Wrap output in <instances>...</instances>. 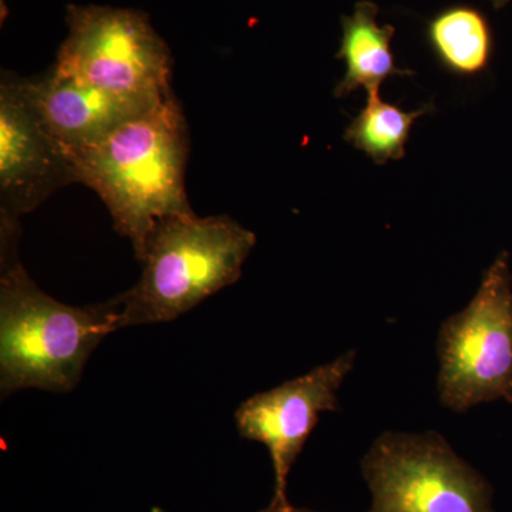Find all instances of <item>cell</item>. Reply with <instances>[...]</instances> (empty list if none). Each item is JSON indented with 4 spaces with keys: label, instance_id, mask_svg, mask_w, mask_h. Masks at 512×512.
<instances>
[{
    "label": "cell",
    "instance_id": "3957f363",
    "mask_svg": "<svg viewBox=\"0 0 512 512\" xmlns=\"http://www.w3.org/2000/svg\"><path fill=\"white\" fill-rule=\"evenodd\" d=\"M255 244L254 232L227 215L158 221L141 258L140 281L116 296L120 329L171 322L234 285Z\"/></svg>",
    "mask_w": 512,
    "mask_h": 512
},
{
    "label": "cell",
    "instance_id": "6da1fadb",
    "mask_svg": "<svg viewBox=\"0 0 512 512\" xmlns=\"http://www.w3.org/2000/svg\"><path fill=\"white\" fill-rule=\"evenodd\" d=\"M63 151L76 183L96 191L140 261L158 221L194 214L185 192L187 121L173 93L100 140Z\"/></svg>",
    "mask_w": 512,
    "mask_h": 512
},
{
    "label": "cell",
    "instance_id": "4fadbf2b",
    "mask_svg": "<svg viewBox=\"0 0 512 512\" xmlns=\"http://www.w3.org/2000/svg\"><path fill=\"white\" fill-rule=\"evenodd\" d=\"M153 512H167L161 510V508H153ZM259 512H316L311 510H306V508H295L292 505H288V507H279V505H271L269 504L268 508Z\"/></svg>",
    "mask_w": 512,
    "mask_h": 512
},
{
    "label": "cell",
    "instance_id": "7a4b0ae2",
    "mask_svg": "<svg viewBox=\"0 0 512 512\" xmlns=\"http://www.w3.org/2000/svg\"><path fill=\"white\" fill-rule=\"evenodd\" d=\"M9 251L2 245V399L23 389L72 392L94 349L109 333L120 329V303L114 298L77 308L56 301L32 281Z\"/></svg>",
    "mask_w": 512,
    "mask_h": 512
},
{
    "label": "cell",
    "instance_id": "8992f818",
    "mask_svg": "<svg viewBox=\"0 0 512 512\" xmlns=\"http://www.w3.org/2000/svg\"><path fill=\"white\" fill-rule=\"evenodd\" d=\"M367 512H494L493 488L436 431L380 434L362 461Z\"/></svg>",
    "mask_w": 512,
    "mask_h": 512
},
{
    "label": "cell",
    "instance_id": "ba28073f",
    "mask_svg": "<svg viewBox=\"0 0 512 512\" xmlns=\"http://www.w3.org/2000/svg\"><path fill=\"white\" fill-rule=\"evenodd\" d=\"M76 183L63 147L47 131L25 79L3 72L0 83V212L2 227L18 221L64 185Z\"/></svg>",
    "mask_w": 512,
    "mask_h": 512
},
{
    "label": "cell",
    "instance_id": "7c38bea8",
    "mask_svg": "<svg viewBox=\"0 0 512 512\" xmlns=\"http://www.w3.org/2000/svg\"><path fill=\"white\" fill-rule=\"evenodd\" d=\"M379 93H367L366 106L346 128L345 140L377 164H386L402 160L414 121L427 113L429 106L406 111L380 99Z\"/></svg>",
    "mask_w": 512,
    "mask_h": 512
},
{
    "label": "cell",
    "instance_id": "277c9868",
    "mask_svg": "<svg viewBox=\"0 0 512 512\" xmlns=\"http://www.w3.org/2000/svg\"><path fill=\"white\" fill-rule=\"evenodd\" d=\"M69 36L52 70L128 99L158 101L171 94V53L146 13L97 5H69Z\"/></svg>",
    "mask_w": 512,
    "mask_h": 512
},
{
    "label": "cell",
    "instance_id": "5bb4252c",
    "mask_svg": "<svg viewBox=\"0 0 512 512\" xmlns=\"http://www.w3.org/2000/svg\"><path fill=\"white\" fill-rule=\"evenodd\" d=\"M491 3H493L495 10H501L510 3V0H491Z\"/></svg>",
    "mask_w": 512,
    "mask_h": 512
},
{
    "label": "cell",
    "instance_id": "9c48e42d",
    "mask_svg": "<svg viewBox=\"0 0 512 512\" xmlns=\"http://www.w3.org/2000/svg\"><path fill=\"white\" fill-rule=\"evenodd\" d=\"M25 84L47 131L63 148L92 144L163 100L128 99L101 92L52 69L42 79H25Z\"/></svg>",
    "mask_w": 512,
    "mask_h": 512
},
{
    "label": "cell",
    "instance_id": "5b68a950",
    "mask_svg": "<svg viewBox=\"0 0 512 512\" xmlns=\"http://www.w3.org/2000/svg\"><path fill=\"white\" fill-rule=\"evenodd\" d=\"M440 403L466 413L483 403L512 404V274L510 255L501 252L484 272L466 309L441 323Z\"/></svg>",
    "mask_w": 512,
    "mask_h": 512
},
{
    "label": "cell",
    "instance_id": "30bf717a",
    "mask_svg": "<svg viewBox=\"0 0 512 512\" xmlns=\"http://www.w3.org/2000/svg\"><path fill=\"white\" fill-rule=\"evenodd\" d=\"M379 8L375 2H357L352 16L342 18V40L338 59L345 60L346 73L336 87V97L348 96L357 89L366 93L380 92V86L392 76H409L400 69L392 52L396 29L379 25Z\"/></svg>",
    "mask_w": 512,
    "mask_h": 512
},
{
    "label": "cell",
    "instance_id": "9a60e30c",
    "mask_svg": "<svg viewBox=\"0 0 512 512\" xmlns=\"http://www.w3.org/2000/svg\"><path fill=\"white\" fill-rule=\"evenodd\" d=\"M6 16H8V8H6V0H0V18L5 20Z\"/></svg>",
    "mask_w": 512,
    "mask_h": 512
},
{
    "label": "cell",
    "instance_id": "52a82bcc",
    "mask_svg": "<svg viewBox=\"0 0 512 512\" xmlns=\"http://www.w3.org/2000/svg\"><path fill=\"white\" fill-rule=\"evenodd\" d=\"M356 353L346 352L288 380L268 392L249 397L235 413L238 433L268 448L275 474L271 505H291L286 495L288 476L320 414L338 412V392L355 367Z\"/></svg>",
    "mask_w": 512,
    "mask_h": 512
},
{
    "label": "cell",
    "instance_id": "8fae6325",
    "mask_svg": "<svg viewBox=\"0 0 512 512\" xmlns=\"http://www.w3.org/2000/svg\"><path fill=\"white\" fill-rule=\"evenodd\" d=\"M427 42L441 66L457 76L483 73L493 56L487 18L468 5L448 6L427 23Z\"/></svg>",
    "mask_w": 512,
    "mask_h": 512
}]
</instances>
